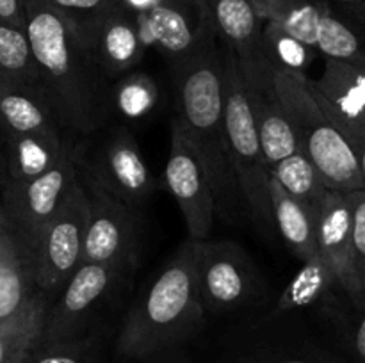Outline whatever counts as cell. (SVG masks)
<instances>
[{
    "label": "cell",
    "mask_w": 365,
    "mask_h": 363,
    "mask_svg": "<svg viewBox=\"0 0 365 363\" xmlns=\"http://www.w3.org/2000/svg\"><path fill=\"white\" fill-rule=\"evenodd\" d=\"M86 230H88V198L78 177L68 189L59 210L39 237L32 253L34 283L48 294L63 287L82 263Z\"/></svg>",
    "instance_id": "9"
},
{
    "label": "cell",
    "mask_w": 365,
    "mask_h": 363,
    "mask_svg": "<svg viewBox=\"0 0 365 363\" xmlns=\"http://www.w3.org/2000/svg\"><path fill=\"white\" fill-rule=\"evenodd\" d=\"M0 21L13 25V27L25 28L21 0H0Z\"/></svg>",
    "instance_id": "37"
},
{
    "label": "cell",
    "mask_w": 365,
    "mask_h": 363,
    "mask_svg": "<svg viewBox=\"0 0 365 363\" xmlns=\"http://www.w3.org/2000/svg\"><path fill=\"white\" fill-rule=\"evenodd\" d=\"M220 43V41H217ZM221 80H223V114L227 128L228 152L232 167L241 192L245 210L252 217L253 224L262 233L271 235L277 226L273 219L267 182H269V164L264 157L245 82L239 71L234 53L220 43Z\"/></svg>",
    "instance_id": "5"
},
{
    "label": "cell",
    "mask_w": 365,
    "mask_h": 363,
    "mask_svg": "<svg viewBox=\"0 0 365 363\" xmlns=\"http://www.w3.org/2000/svg\"><path fill=\"white\" fill-rule=\"evenodd\" d=\"M0 121L4 128L16 134L36 135L52 142L71 141L52 107L43 96L24 91L0 78Z\"/></svg>",
    "instance_id": "18"
},
{
    "label": "cell",
    "mask_w": 365,
    "mask_h": 363,
    "mask_svg": "<svg viewBox=\"0 0 365 363\" xmlns=\"http://www.w3.org/2000/svg\"><path fill=\"white\" fill-rule=\"evenodd\" d=\"M9 182V177H7V167H6V159L0 157V185H6Z\"/></svg>",
    "instance_id": "39"
},
{
    "label": "cell",
    "mask_w": 365,
    "mask_h": 363,
    "mask_svg": "<svg viewBox=\"0 0 365 363\" xmlns=\"http://www.w3.org/2000/svg\"><path fill=\"white\" fill-rule=\"evenodd\" d=\"M317 253L334 273L339 287L351 298L360 290L353 267V205L349 192L330 191L316 212Z\"/></svg>",
    "instance_id": "15"
},
{
    "label": "cell",
    "mask_w": 365,
    "mask_h": 363,
    "mask_svg": "<svg viewBox=\"0 0 365 363\" xmlns=\"http://www.w3.org/2000/svg\"><path fill=\"white\" fill-rule=\"evenodd\" d=\"M353 205V267L360 290L365 292V191L349 192Z\"/></svg>",
    "instance_id": "35"
},
{
    "label": "cell",
    "mask_w": 365,
    "mask_h": 363,
    "mask_svg": "<svg viewBox=\"0 0 365 363\" xmlns=\"http://www.w3.org/2000/svg\"><path fill=\"white\" fill-rule=\"evenodd\" d=\"M25 363H100L98 337L84 333L70 340L38 344Z\"/></svg>",
    "instance_id": "32"
},
{
    "label": "cell",
    "mask_w": 365,
    "mask_h": 363,
    "mask_svg": "<svg viewBox=\"0 0 365 363\" xmlns=\"http://www.w3.org/2000/svg\"><path fill=\"white\" fill-rule=\"evenodd\" d=\"M221 45L234 53L246 91L273 88V71L264 57V14L260 0H203Z\"/></svg>",
    "instance_id": "12"
},
{
    "label": "cell",
    "mask_w": 365,
    "mask_h": 363,
    "mask_svg": "<svg viewBox=\"0 0 365 363\" xmlns=\"http://www.w3.org/2000/svg\"><path fill=\"white\" fill-rule=\"evenodd\" d=\"M75 155L103 187L135 212L143 209L155 189V178L150 173L141 148L128 128H109L93 153H86L75 144Z\"/></svg>",
    "instance_id": "13"
},
{
    "label": "cell",
    "mask_w": 365,
    "mask_h": 363,
    "mask_svg": "<svg viewBox=\"0 0 365 363\" xmlns=\"http://www.w3.org/2000/svg\"><path fill=\"white\" fill-rule=\"evenodd\" d=\"M316 50L324 59L341 60L365 70V28L327 6L317 28Z\"/></svg>",
    "instance_id": "26"
},
{
    "label": "cell",
    "mask_w": 365,
    "mask_h": 363,
    "mask_svg": "<svg viewBox=\"0 0 365 363\" xmlns=\"http://www.w3.org/2000/svg\"><path fill=\"white\" fill-rule=\"evenodd\" d=\"M77 177L88 198L84 262H134L139 246V212L100 184L98 178L77 159Z\"/></svg>",
    "instance_id": "8"
},
{
    "label": "cell",
    "mask_w": 365,
    "mask_h": 363,
    "mask_svg": "<svg viewBox=\"0 0 365 363\" xmlns=\"http://www.w3.org/2000/svg\"><path fill=\"white\" fill-rule=\"evenodd\" d=\"M134 262H84L64 283L59 301L48 306L39 344L70 340L88 330L91 317Z\"/></svg>",
    "instance_id": "10"
},
{
    "label": "cell",
    "mask_w": 365,
    "mask_h": 363,
    "mask_svg": "<svg viewBox=\"0 0 365 363\" xmlns=\"http://www.w3.org/2000/svg\"><path fill=\"white\" fill-rule=\"evenodd\" d=\"M262 50L271 71H292L307 73V68L319 57L317 50L299 41L292 34L266 20L262 28Z\"/></svg>",
    "instance_id": "29"
},
{
    "label": "cell",
    "mask_w": 365,
    "mask_h": 363,
    "mask_svg": "<svg viewBox=\"0 0 365 363\" xmlns=\"http://www.w3.org/2000/svg\"><path fill=\"white\" fill-rule=\"evenodd\" d=\"M175 120L202 162L216 201V216L234 223L241 217L242 198L228 152L223 114L220 43L175 64Z\"/></svg>",
    "instance_id": "2"
},
{
    "label": "cell",
    "mask_w": 365,
    "mask_h": 363,
    "mask_svg": "<svg viewBox=\"0 0 365 363\" xmlns=\"http://www.w3.org/2000/svg\"><path fill=\"white\" fill-rule=\"evenodd\" d=\"M46 2L64 14L88 39L89 32L98 23L100 18L123 0H46Z\"/></svg>",
    "instance_id": "33"
},
{
    "label": "cell",
    "mask_w": 365,
    "mask_h": 363,
    "mask_svg": "<svg viewBox=\"0 0 365 363\" xmlns=\"http://www.w3.org/2000/svg\"><path fill=\"white\" fill-rule=\"evenodd\" d=\"M323 313L337 330L346 349L356 363H365V294L351 298L339 292Z\"/></svg>",
    "instance_id": "30"
},
{
    "label": "cell",
    "mask_w": 365,
    "mask_h": 363,
    "mask_svg": "<svg viewBox=\"0 0 365 363\" xmlns=\"http://www.w3.org/2000/svg\"><path fill=\"white\" fill-rule=\"evenodd\" d=\"M339 288L341 287H339L334 273L321 256L310 260V262H303L302 269L294 274V278L289 281L277 302L271 306L266 320L284 319L289 313L321 306Z\"/></svg>",
    "instance_id": "21"
},
{
    "label": "cell",
    "mask_w": 365,
    "mask_h": 363,
    "mask_svg": "<svg viewBox=\"0 0 365 363\" xmlns=\"http://www.w3.org/2000/svg\"><path fill=\"white\" fill-rule=\"evenodd\" d=\"M164 182L184 217L187 238L195 242L209 238L216 219L212 189L198 155L175 117L170 127V155L164 167Z\"/></svg>",
    "instance_id": "14"
},
{
    "label": "cell",
    "mask_w": 365,
    "mask_h": 363,
    "mask_svg": "<svg viewBox=\"0 0 365 363\" xmlns=\"http://www.w3.org/2000/svg\"><path fill=\"white\" fill-rule=\"evenodd\" d=\"M196 270L205 313L227 315L252 305L262 280L252 256L234 241H196Z\"/></svg>",
    "instance_id": "6"
},
{
    "label": "cell",
    "mask_w": 365,
    "mask_h": 363,
    "mask_svg": "<svg viewBox=\"0 0 365 363\" xmlns=\"http://www.w3.org/2000/svg\"><path fill=\"white\" fill-rule=\"evenodd\" d=\"M159 102L157 82L145 71H128L110 84V109L127 120H141Z\"/></svg>",
    "instance_id": "31"
},
{
    "label": "cell",
    "mask_w": 365,
    "mask_h": 363,
    "mask_svg": "<svg viewBox=\"0 0 365 363\" xmlns=\"http://www.w3.org/2000/svg\"><path fill=\"white\" fill-rule=\"evenodd\" d=\"M75 177L77 166L73 142L68 146L59 162L41 177L29 182H7L4 185V214L9 223L11 233L29 260H32L39 237L59 210Z\"/></svg>",
    "instance_id": "7"
},
{
    "label": "cell",
    "mask_w": 365,
    "mask_h": 363,
    "mask_svg": "<svg viewBox=\"0 0 365 363\" xmlns=\"http://www.w3.org/2000/svg\"><path fill=\"white\" fill-rule=\"evenodd\" d=\"M264 20L274 21L299 41L316 48L317 28L327 4L323 0H260Z\"/></svg>",
    "instance_id": "27"
},
{
    "label": "cell",
    "mask_w": 365,
    "mask_h": 363,
    "mask_svg": "<svg viewBox=\"0 0 365 363\" xmlns=\"http://www.w3.org/2000/svg\"><path fill=\"white\" fill-rule=\"evenodd\" d=\"M310 89L328 120L344 137L365 135V70L324 59V70L310 78Z\"/></svg>",
    "instance_id": "16"
},
{
    "label": "cell",
    "mask_w": 365,
    "mask_h": 363,
    "mask_svg": "<svg viewBox=\"0 0 365 363\" xmlns=\"http://www.w3.org/2000/svg\"><path fill=\"white\" fill-rule=\"evenodd\" d=\"M0 78L14 88L34 93L46 100L41 75L25 28L13 27L4 21H0Z\"/></svg>",
    "instance_id": "25"
},
{
    "label": "cell",
    "mask_w": 365,
    "mask_h": 363,
    "mask_svg": "<svg viewBox=\"0 0 365 363\" xmlns=\"http://www.w3.org/2000/svg\"><path fill=\"white\" fill-rule=\"evenodd\" d=\"M4 142H6V128L0 121V157H4Z\"/></svg>",
    "instance_id": "41"
},
{
    "label": "cell",
    "mask_w": 365,
    "mask_h": 363,
    "mask_svg": "<svg viewBox=\"0 0 365 363\" xmlns=\"http://www.w3.org/2000/svg\"><path fill=\"white\" fill-rule=\"evenodd\" d=\"M25 34L45 96L68 137H88L109 121L110 82L84 36L46 0H21Z\"/></svg>",
    "instance_id": "1"
},
{
    "label": "cell",
    "mask_w": 365,
    "mask_h": 363,
    "mask_svg": "<svg viewBox=\"0 0 365 363\" xmlns=\"http://www.w3.org/2000/svg\"><path fill=\"white\" fill-rule=\"evenodd\" d=\"M234 363H348L317 347H284L253 352Z\"/></svg>",
    "instance_id": "34"
},
{
    "label": "cell",
    "mask_w": 365,
    "mask_h": 363,
    "mask_svg": "<svg viewBox=\"0 0 365 363\" xmlns=\"http://www.w3.org/2000/svg\"><path fill=\"white\" fill-rule=\"evenodd\" d=\"M135 16L146 46H153L171 66L217 43L203 0H155L148 11Z\"/></svg>",
    "instance_id": "11"
},
{
    "label": "cell",
    "mask_w": 365,
    "mask_h": 363,
    "mask_svg": "<svg viewBox=\"0 0 365 363\" xmlns=\"http://www.w3.org/2000/svg\"><path fill=\"white\" fill-rule=\"evenodd\" d=\"M267 192L273 209L274 226L292 255L302 260V263L317 258L319 253L316 241V214L292 198L271 173Z\"/></svg>",
    "instance_id": "20"
},
{
    "label": "cell",
    "mask_w": 365,
    "mask_h": 363,
    "mask_svg": "<svg viewBox=\"0 0 365 363\" xmlns=\"http://www.w3.org/2000/svg\"><path fill=\"white\" fill-rule=\"evenodd\" d=\"M253 123L269 167L285 157L299 152L294 127L278 98L274 85L264 91H246Z\"/></svg>",
    "instance_id": "19"
},
{
    "label": "cell",
    "mask_w": 365,
    "mask_h": 363,
    "mask_svg": "<svg viewBox=\"0 0 365 363\" xmlns=\"http://www.w3.org/2000/svg\"><path fill=\"white\" fill-rule=\"evenodd\" d=\"M34 270L11 230L0 231V322L20 312L31 299Z\"/></svg>",
    "instance_id": "24"
},
{
    "label": "cell",
    "mask_w": 365,
    "mask_h": 363,
    "mask_svg": "<svg viewBox=\"0 0 365 363\" xmlns=\"http://www.w3.org/2000/svg\"><path fill=\"white\" fill-rule=\"evenodd\" d=\"M75 141L52 142L43 137L6 130L4 159L9 182H29L52 169Z\"/></svg>",
    "instance_id": "22"
},
{
    "label": "cell",
    "mask_w": 365,
    "mask_h": 363,
    "mask_svg": "<svg viewBox=\"0 0 365 363\" xmlns=\"http://www.w3.org/2000/svg\"><path fill=\"white\" fill-rule=\"evenodd\" d=\"M346 141L351 146L353 153L356 157V162H359L360 174H362V180L365 185V135H360V137H346Z\"/></svg>",
    "instance_id": "38"
},
{
    "label": "cell",
    "mask_w": 365,
    "mask_h": 363,
    "mask_svg": "<svg viewBox=\"0 0 365 363\" xmlns=\"http://www.w3.org/2000/svg\"><path fill=\"white\" fill-rule=\"evenodd\" d=\"M203 317L195 241L187 238L128 308L118 333V358H155L196 333Z\"/></svg>",
    "instance_id": "3"
},
{
    "label": "cell",
    "mask_w": 365,
    "mask_h": 363,
    "mask_svg": "<svg viewBox=\"0 0 365 363\" xmlns=\"http://www.w3.org/2000/svg\"><path fill=\"white\" fill-rule=\"evenodd\" d=\"M331 11L365 28V0H323Z\"/></svg>",
    "instance_id": "36"
},
{
    "label": "cell",
    "mask_w": 365,
    "mask_h": 363,
    "mask_svg": "<svg viewBox=\"0 0 365 363\" xmlns=\"http://www.w3.org/2000/svg\"><path fill=\"white\" fill-rule=\"evenodd\" d=\"M269 173L277 178L278 184L292 198L303 203L314 214L317 212V206H319L321 199L324 198L328 189L305 153L296 152L292 155L285 157L280 162L273 164L269 167Z\"/></svg>",
    "instance_id": "28"
},
{
    "label": "cell",
    "mask_w": 365,
    "mask_h": 363,
    "mask_svg": "<svg viewBox=\"0 0 365 363\" xmlns=\"http://www.w3.org/2000/svg\"><path fill=\"white\" fill-rule=\"evenodd\" d=\"M273 85L294 127L299 152L309 157L330 191H365L351 146L317 103L307 73L273 71Z\"/></svg>",
    "instance_id": "4"
},
{
    "label": "cell",
    "mask_w": 365,
    "mask_h": 363,
    "mask_svg": "<svg viewBox=\"0 0 365 363\" xmlns=\"http://www.w3.org/2000/svg\"><path fill=\"white\" fill-rule=\"evenodd\" d=\"M48 306V295L34 292L20 312L0 322V363H25L39 344Z\"/></svg>",
    "instance_id": "23"
},
{
    "label": "cell",
    "mask_w": 365,
    "mask_h": 363,
    "mask_svg": "<svg viewBox=\"0 0 365 363\" xmlns=\"http://www.w3.org/2000/svg\"><path fill=\"white\" fill-rule=\"evenodd\" d=\"M86 41L110 84L128 71H134L148 50L138 16L125 2L107 11Z\"/></svg>",
    "instance_id": "17"
},
{
    "label": "cell",
    "mask_w": 365,
    "mask_h": 363,
    "mask_svg": "<svg viewBox=\"0 0 365 363\" xmlns=\"http://www.w3.org/2000/svg\"><path fill=\"white\" fill-rule=\"evenodd\" d=\"M4 230H9V223H7V217L6 214H4V209L0 206V231Z\"/></svg>",
    "instance_id": "40"
}]
</instances>
